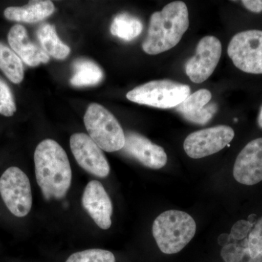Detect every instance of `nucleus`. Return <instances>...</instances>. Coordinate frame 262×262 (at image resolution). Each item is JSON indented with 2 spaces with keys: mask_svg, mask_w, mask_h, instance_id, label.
<instances>
[{
  "mask_svg": "<svg viewBox=\"0 0 262 262\" xmlns=\"http://www.w3.org/2000/svg\"><path fill=\"white\" fill-rule=\"evenodd\" d=\"M35 175L44 198L62 199L72 183V169L68 156L58 143L46 139L34 151Z\"/></svg>",
  "mask_w": 262,
  "mask_h": 262,
  "instance_id": "obj_1",
  "label": "nucleus"
},
{
  "mask_svg": "<svg viewBox=\"0 0 262 262\" xmlns=\"http://www.w3.org/2000/svg\"><path fill=\"white\" fill-rule=\"evenodd\" d=\"M246 9L253 13H261L262 11V0H243L241 1Z\"/></svg>",
  "mask_w": 262,
  "mask_h": 262,
  "instance_id": "obj_25",
  "label": "nucleus"
},
{
  "mask_svg": "<svg viewBox=\"0 0 262 262\" xmlns=\"http://www.w3.org/2000/svg\"><path fill=\"white\" fill-rule=\"evenodd\" d=\"M229 58L239 70L248 74H262V31L237 33L227 49Z\"/></svg>",
  "mask_w": 262,
  "mask_h": 262,
  "instance_id": "obj_7",
  "label": "nucleus"
},
{
  "mask_svg": "<svg viewBox=\"0 0 262 262\" xmlns=\"http://www.w3.org/2000/svg\"><path fill=\"white\" fill-rule=\"evenodd\" d=\"M0 70L13 83L19 84L24 77L21 59L13 50L0 42Z\"/></svg>",
  "mask_w": 262,
  "mask_h": 262,
  "instance_id": "obj_20",
  "label": "nucleus"
},
{
  "mask_svg": "<svg viewBox=\"0 0 262 262\" xmlns=\"http://www.w3.org/2000/svg\"><path fill=\"white\" fill-rule=\"evenodd\" d=\"M187 5L181 1L165 5L150 18L147 36L142 48L147 54L158 55L175 47L189 28Z\"/></svg>",
  "mask_w": 262,
  "mask_h": 262,
  "instance_id": "obj_2",
  "label": "nucleus"
},
{
  "mask_svg": "<svg viewBox=\"0 0 262 262\" xmlns=\"http://www.w3.org/2000/svg\"><path fill=\"white\" fill-rule=\"evenodd\" d=\"M228 238L229 235H227V234H221L220 237H219V243H220L221 246H222H222H223V245H225V243H227V241H228Z\"/></svg>",
  "mask_w": 262,
  "mask_h": 262,
  "instance_id": "obj_26",
  "label": "nucleus"
},
{
  "mask_svg": "<svg viewBox=\"0 0 262 262\" xmlns=\"http://www.w3.org/2000/svg\"><path fill=\"white\" fill-rule=\"evenodd\" d=\"M72 154L81 168L89 173L105 178L110 171L106 157L102 149L87 134L77 133L70 138Z\"/></svg>",
  "mask_w": 262,
  "mask_h": 262,
  "instance_id": "obj_10",
  "label": "nucleus"
},
{
  "mask_svg": "<svg viewBox=\"0 0 262 262\" xmlns=\"http://www.w3.org/2000/svg\"><path fill=\"white\" fill-rule=\"evenodd\" d=\"M125 136V145L121 149L124 154L146 168L158 170L166 165L168 157L163 147L137 133L127 132Z\"/></svg>",
  "mask_w": 262,
  "mask_h": 262,
  "instance_id": "obj_11",
  "label": "nucleus"
},
{
  "mask_svg": "<svg viewBox=\"0 0 262 262\" xmlns=\"http://www.w3.org/2000/svg\"><path fill=\"white\" fill-rule=\"evenodd\" d=\"M234 136L233 129L227 125L195 131L186 138L184 151L191 158L201 159L223 149L232 141Z\"/></svg>",
  "mask_w": 262,
  "mask_h": 262,
  "instance_id": "obj_8",
  "label": "nucleus"
},
{
  "mask_svg": "<svg viewBox=\"0 0 262 262\" xmlns=\"http://www.w3.org/2000/svg\"><path fill=\"white\" fill-rule=\"evenodd\" d=\"M16 112L14 97L9 86L0 79V115L12 117Z\"/></svg>",
  "mask_w": 262,
  "mask_h": 262,
  "instance_id": "obj_22",
  "label": "nucleus"
},
{
  "mask_svg": "<svg viewBox=\"0 0 262 262\" xmlns=\"http://www.w3.org/2000/svg\"><path fill=\"white\" fill-rule=\"evenodd\" d=\"M74 74L70 83L75 87L96 85L103 80V72L95 62L87 58H78L73 63Z\"/></svg>",
  "mask_w": 262,
  "mask_h": 262,
  "instance_id": "obj_17",
  "label": "nucleus"
},
{
  "mask_svg": "<svg viewBox=\"0 0 262 262\" xmlns=\"http://www.w3.org/2000/svg\"><path fill=\"white\" fill-rule=\"evenodd\" d=\"M222 52V43L218 38L207 36L201 39L195 55L185 65L186 74L191 81L200 84L208 80L218 65Z\"/></svg>",
  "mask_w": 262,
  "mask_h": 262,
  "instance_id": "obj_9",
  "label": "nucleus"
},
{
  "mask_svg": "<svg viewBox=\"0 0 262 262\" xmlns=\"http://www.w3.org/2000/svg\"><path fill=\"white\" fill-rule=\"evenodd\" d=\"M66 262H115V257L106 250L89 249L73 253Z\"/></svg>",
  "mask_w": 262,
  "mask_h": 262,
  "instance_id": "obj_21",
  "label": "nucleus"
},
{
  "mask_svg": "<svg viewBox=\"0 0 262 262\" xmlns=\"http://www.w3.org/2000/svg\"><path fill=\"white\" fill-rule=\"evenodd\" d=\"M51 1H31L23 7H9L4 11L5 18L22 23H37L44 20L55 11Z\"/></svg>",
  "mask_w": 262,
  "mask_h": 262,
  "instance_id": "obj_16",
  "label": "nucleus"
},
{
  "mask_svg": "<svg viewBox=\"0 0 262 262\" xmlns=\"http://www.w3.org/2000/svg\"><path fill=\"white\" fill-rule=\"evenodd\" d=\"M234 178L245 185L262 181V138L248 143L237 155L233 168Z\"/></svg>",
  "mask_w": 262,
  "mask_h": 262,
  "instance_id": "obj_12",
  "label": "nucleus"
},
{
  "mask_svg": "<svg viewBox=\"0 0 262 262\" xmlns=\"http://www.w3.org/2000/svg\"><path fill=\"white\" fill-rule=\"evenodd\" d=\"M251 224L245 220L238 221L232 227L230 235L234 239H241L246 237L250 229Z\"/></svg>",
  "mask_w": 262,
  "mask_h": 262,
  "instance_id": "obj_24",
  "label": "nucleus"
},
{
  "mask_svg": "<svg viewBox=\"0 0 262 262\" xmlns=\"http://www.w3.org/2000/svg\"><path fill=\"white\" fill-rule=\"evenodd\" d=\"M143 24L137 17L129 13H120L115 17L110 27L113 35L125 41H131L140 35Z\"/></svg>",
  "mask_w": 262,
  "mask_h": 262,
  "instance_id": "obj_19",
  "label": "nucleus"
},
{
  "mask_svg": "<svg viewBox=\"0 0 262 262\" xmlns=\"http://www.w3.org/2000/svg\"><path fill=\"white\" fill-rule=\"evenodd\" d=\"M257 122L258 126L262 129V106L261 108H260L259 114H258Z\"/></svg>",
  "mask_w": 262,
  "mask_h": 262,
  "instance_id": "obj_27",
  "label": "nucleus"
},
{
  "mask_svg": "<svg viewBox=\"0 0 262 262\" xmlns=\"http://www.w3.org/2000/svg\"><path fill=\"white\" fill-rule=\"evenodd\" d=\"M0 194L5 206L15 216H26L32 209L30 182L26 173L17 167H10L2 175Z\"/></svg>",
  "mask_w": 262,
  "mask_h": 262,
  "instance_id": "obj_6",
  "label": "nucleus"
},
{
  "mask_svg": "<svg viewBox=\"0 0 262 262\" xmlns=\"http://www.w3.org/2000/svg\"><path fill=\"white\" fill-rule=\"evenodd\" d=\"M37 36L43 51L53 58L63 60L70 54V48L61 42L57 35L54 26L49 24H42L37 29Z\"/></svg>",
  "mask_w": 262,
  "mask_h": 262,
  "instance_id": "obj_18",
  "label": "nucleus"
},
{
  "mask_svg": "<svg viewBox=\"0 0 262 262\" xmlns=\"http://www.w3.org/2000/svg\"><path fill=\"white\" fill-rule=\"evenodd\" d=\"M190 95L187 84L170 80H154L135 88L127 99L139 104L159 108H176Z\"/></svg>",
  "mask_w": 262,
  "mask_h": 262,
  "instance_id": "obj_5",
  "label": "nucleus"
},
{
  "mask_svg": "<svg viewBox=\"0 0 262 262\" xmlns=\"http://www.w3.org/2000/svg\"><path fill=\"white\" fill-rule=\"evenodd\" d=\"M90 137L108 152L120 151L125 142V133L116 117L98 103H91L84 117Z\"/></svg>",
  "mask_w": 262,
  "mask_h": 262,
  "instance_id": "obj_4",
  "label": "nucleus"
},
{
  "mask_svg": "<svg viewBox=\"0 0 262 262\" xmlns=\"http://www.w3.org/2000/svg\"><path fill=\"white\" fill-rule=\"evenodd\" d=\"M82 206L95 223L102 229L111 227L113 204L102 184L98 181L90 182L82 198Z\"/></svg>",
  "mask_w": 262,
  "mask_h": 262,
  "instance_id": "obj_13",
  "label": "nucleus"
},
{
  "mask_svg": "<svg viewBox=\"0 0 262 262\" xmlns=\"http://www.w3.org/2000/svg\"><path fill=\"white\" fill-rule=\"evenodd\" d=\"M8 40L12 50L29 67H37L50 61L49 56L30 40L27 29L20 24H16L10 29Z\"/></svg>",
  "mask_w": 262,
  "mask_h": 262,
  "instance_id": "obj_15",
  "label": "nucleus"
},
{
  "mask_svg": "<svg viewBox=\"0 0 262 262\" xmlns=\"http://www.w3.org/2000/svg\"><path fill=\"white\" fill-rule=\"evenodd\" d=\"M211 98V93L208 90H199L189 95L176 110L187 121L196 125H206L218 110L216 103H209Z\"/></svg>",
  "mask_w": 262,
  "mask_h": 262,
  "instance_id": "obj_14",
  "label": "nucleus"
},
{
  "mask_svg": "<svg viewBox=\"0 0 262 262\" xmlns=\"http://www.w3.org/2000/svg\"><path fill=\"white\" fill-rule=\"evenodd\" d=\"M248 245L251 257L256 258L262 254V217L251 230Z\"/></svg>",
  "mask_w": 262,
  "mask_h": 262,
  "instance_id": "obj_23",
  "label": "nucleus"
},
{
  "mask_svg": "<svg viewBox=\"0 0 262 262\" xmlns=\"http://www.w3.org/2000/svg\"><path fill=\"white\" fill-rule=\"evenodd\" d=\"M196 223L185 212L171 210L157 217L152 226V234L160 251L165 254H174L194 237Z\"/></svg>",
  "mask_w": 262,
  "mask_h": 262,
  "instance_id": "obj_3",
  "label": "nucleus"
}]
</instances>
